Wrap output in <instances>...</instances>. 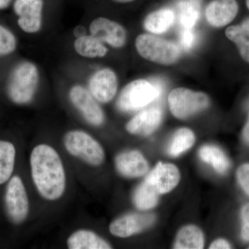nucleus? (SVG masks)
<instances>
[{
    "instance_id": "32",
    "label": "nucleus",
    "mask_w": 249,
    "mask_h": 249,
    "mask_svg": "<svg viewBox=\"0 0 249 249\" xmlns=\"http://www.w3.org/2000/svg\"><path fill=\"white\" fill-rule=\"evenodd\" d=\"M243 138L245 142L249 145V116L248 121L245 124V128H244Z\"/></svg>"
},
{
    "instance_id": "22",
    "label": "nucleus",
    "mask_w": 249,
    "mask_h": 249,
    "mask_svg": "<svg viewBox=\"0 0 249 249\" xmlns=\"http://www.w3.org/2000/svg\"><path fill=\"white\" fill-rule=\"evenodd\" d=\"M204 247V234L194 225L186 226L178 231L174 248L178 249H201Z\"/></svg>"
},
{
    "instance_id": "31",
    "label": "nucleus",
    "mask_w": 249,
    "mask_h": 249,
    "mask_svg": "<svg viewBox=\"0 0 249 249\" xmlns=\"http://www.w3.org/2000/svg\"><path fill=\"white\" fill-rule=\"evenodd\" d=\"M209 249H231L230 244L229 242L224 239H218V240L214 241Z\"/></svg>"
},
{
    "instance_id": "26",
    "label": "nucleus",
    "mask_w": 249,
    "mask_h": 249,
    "mask_svg": "<svg viewBox=\"0 0 249 249\" xmlns=\"http://www.w3.org/2000/svg\"><path fill=\"white\" fill-rule=\"evenodd\" d=\"M196 142V137L193 131L188 128L178 129L174 134L168 152L173 157H178L191 148Z\"/></svg>"
},
{
    "instance_id": "6",
    "label": "nucleus",
    "mask_w": 249,
    "mask_h": 249,
    "mask_svg": "<svg viewBox=\"0 0 249 249\" xmlns=\"http://www.w3.org/2000/svg\"><path fill=\"white\" fill-rule=\"evenodd\" d=\"M210 100L206 93L185 88L173 89L168 96V105L174 116L186 119L209 107Z\"/></svg>"
},
{
    "instance_id": "35",
    "label": "nucleus",
    "mask_w": 249,
    "mask_h": 249,
    "mask_svg": "<svg viewBox=\"0 0 249 249\" xmlns=\"http://www.w3.org/2000/svg\"><path fill=\"white\" fill-rule=\"evenodd\" d=\"M246 4H247V8L249 10V0H246Z\"/></svg>"
},
{
    "instance_id": "14",
    "label": "nucleus",
    "mask_w": 249,
    "mask_h": 249,
    "mask_svg": "<svg viewBox=\"0 0 249 249\" xmlns=\"http://www.w3.org/2000/svg\"><path fill=\"white\" fill-rule=\"evenodd\" d=\"M180 178L181 175L176 165L160 162L145 179L160 194H165L178 186Z\"/></svg>"
},
{
    "instance_id": "18",
    "label": "nucleus",
    "mask_w": 249,
    "mask_h": 249,
    "mask_svg": "<svg viewBox=\"0 0 249 249\" xmlns=\"http://www.w3.org/2000/svg\"><path fill=\"white\" fill-rule=\"evenodd\" d=\"M67 247L70 249H109V243L94 232L79 230L73 232L67 240Z\"/></svg>"
},
{
    "instance_id": "23",
    "label": "nucleus",
    "mask_w": 249,
    "mask_h": 249,
    "mask_svg": "<svg viewBox=\"0 0 249 249\" xmlns=\"http://www.w3.org/2000/svg\"><path fill=\"white\" fill-rule=\"evenodd\" d=\"M199 155L203 161L212 165L218 173H226L230 168L229 159L219 147L204 145L199 150Z\"/></svg>"
},
{
    "instance_id": "2",
    "label": "nucleus",
    "mask_w": 249,
    "mask_h": 249,
    "mask_svg": "<svg viewBox=\"0 0 249 249\" xmlns=\"http://www.w3.org/2000/svg\"><path fill=\"white\" fill-rule=\"evenodd\" d=\"M39 82L40 73L35 64L30 61L19 62L8 80V96L16 104H28L35 96Z\"/></svg>"
},
{
    "instance_id": "4",
    "label": "nucleus",
    "mask_w": 249,
    "mask_h": 249,
    "mask_svg": "<svg viewBox=\"0 0 249 249\" xmlns=\"http://www.w3.org/2000/svg\"><path fill=\"white\" fill-rule=\"evenodd\" d=\"M160 94V85L144 79L133 80L121 91L117 107L124 112L138 111L155 101Z\"/></svg>"
},
{
    "instance_id": "19",
    "label": "nucleus",
    "mask_w": 249,
    "mask_h": 249,
    "mask_svg": "<svg viewBox=\"0 0 249 249\" xmlns=\"http://www.w3.org/2000/svg\"><path fill=\"white\" fill-rule=\"evenodd\" d=\"M175 11L170 8H163L147 15L143 26L149 32L161 34L168 30L175 22Z\"/></svg>"
},
{
    "instance_id": "34",
    "label": "nucleus",
    "mask_w": 249,
    "mask_h": 249,
    "mask_svg": "<svg viewBox=\"0 0 249 249\" xmlns=\"http://www.w3.org/2000/svg\"><path fill=\"white\" fill-rule=\"evenodd\" d=\"M110 1L116 3V4H129L134 2V1H137V0H110Z\"/></svg>"
},
{
    "instance_id": "15",
    "label": "nucleus",
    "mask_w": 249,
    "mask_h": 249,
    "mask_svg": "<svg viewBox=\"0 0 249 249\" xmlns=\"http://www.w3.org/2000/svg\"><path fill=\"white\" fill-rule=\"evenodd\" d=\"M115 165L117 171L127 178H140L149 170L147 160L137 150H129L119 154L116 157Z\"/></svg>"
},
{
    "instance_id": "36",
    "label": "nucleus",
    "mask_w": 249,
    "mask_h": 249,
    "mask_svg": "<svg viewBox=\"0 0 249 249\" xmlns=\"http://www.w3.org/2000/svg\"><path fill=\"white\" fill-rule=\"evenodd\" d=\"M45 1H47V0H45Z\"/></svg>"
},
{
    "instance_id": "5",
    "label": "nucleus",
    "mask_w": 249,
    "mask_h": 249,
    "mask_svg": "<svg viewBox=\"0 0 249 249\" xmlns=\"http://www.w3.org/2000/svg\"><path fill=\"white\" fill-rule=\"evenodd\" d=\"M64 145L70 155L91 166H99L106 159L102 145L84 131L67 132L64 138Z\"/></svg>"
},
{
    "instance_id": "17",
    "label": "nucleus",
    "mask_w": 249,
    "mask_h": 249,
    "mask_svg": "<svg viewBox=\"0 0 249 249\" xmlns=\"http://www.w3.org/2000/svg\"><path fill=\"white\" fill-rule=\"evenodd\" d=\"M73 49L80 56L90 59L104 58L109 52L106 44L91 34L78 36L73 42Z\"/></svg>"
},
{
    "instance_id": "7",
    "label": "nucleus",
    "mask_w": 249,
    "mask_h": 249,
    "mask_svg": "<svg viewBox=\"0 0 249 249\" xmlns=\"http://www.w3.org/2000/svg\"><path fill=\"white\" fill-rule=\"evenodd\" d=\"M5 210L11 222L22 224L29 211V198L22 180L18 176L9 180L4 196Z\"/></svg>"
},
{
    "instance_id": "24",
    "label": "nucleus",
    "mask_w": 249,
    "mask_h": 249,
    "mask_svg": "<svg viewBox=\"0 0 249 249\" xmlns=\"http://www.w3.org/2000/svg\"><path fill=\"white\" fill-rule=\"evenodd\" d=\"M160 193L146 179L138 186L134 193V204L137 209L147 211L158 204Z\"/></svg>"
},
{
    "instance_id": "13",
    "label": "nucleus",
    "mask_w": 249,
    "mask_h": 249,
    "mask_svg": "<svg viewBox=\"0 0 249 249\" xmlns=\"http://www.w3.org/2000/svg\"><path fill=\"white\" fill-rule=\"evenodd\" d=\"M238 11L236 0H212L206 6L205 16L210 25L223 27L235 19Z\"/></svg>"
},
{
    "instance_id": "10",
    "label": "nucleus",
    "mask_w": 249,
    "mask_h": 249,
    "mask_svg": "<svg viewBox=\"0 0 249 249\" xmlns=\"http://www.w3.org/2000/svg\"><path fill=\"white\" fill-rule=\"evenodd\" d=\"M89 34L114 49H121L127 43V33L124 26L106 17L93 19L89 26Z\"/></svg>"
},
{
    "instance_id": "30",
    "label": "nucleus",
    "mask_w": 249,
    "mask_h": 249,
    "mask_svg": "<svg viewBox=\"0 0 249 249\" xmlns=\"http://www.w3.org/2000/svg\"><path fill=\"white\" fill-rule=\"evenodd\" d=\"M242 229L241 237L245 242H249V204H245L241 211Z\"/></svg>"
},
{
    "instance_id": "21",
    "label": "nucleus",
    "mask_w": 249,
    "mask_h": 249,
    "mask_svg": "<svg viewBox=\"0 0 249 249\" xmlns=\"http://www.w3.org/2000/svg\"><path fill=\"white\" fill-rule=\"evenodd\" d=\"M225 34L228 38L237 46L242 58L249 62V18L239 25L228 27Z\"/></svg>"
},
{
    "instance_id": "33",
    "label": "nucleus",
    "mask_w": 249,
    "mask_h": 249,
    "mask_svg": "<svg viewBox=\"0 0 249 249\" xmlns=\"http://www.w3.org/2000/svg\"><path fill=\"white\" fill-rule=\"evenodd\" d=\"M14 1V0H0V11L7 9Z\"/></svg>"
},
{
    "instance_id": "9",
    "label": "nucleus",
    "mask_w": 249,
    "mask_h": 249,
    "mask_svg": "<svg viewBox=\"0 0 249 249\" xmlns=\"http://www.w3.org/2000/svg\"><path fill=\"white\" fill-rule=\"evenodd\" d=\"M69 97L87 122L96 127L102 125L106 119L104 111L89 89L81 85H73L69 92Z\"/></svg>"
},
{
    "instance_id": "27",
    "label": "nucleus",
    "mask_w": 249,
    "mask_h": 249,
    "mask_svg": "<svg viewBox=\"0 0 249 249\" xmlns=\"http://www.w3.org/2000/svg\"><path fill=\"white\" fill-rule=\"evenodd\" d=\"M17 48V39L7 28L0 24V57L14 53Z\"/></svg>"
},
{
    "instance_id": "25",
    "label": "nucleus",
    "mask_w": 249,
    "mask_h": 249,
    "mask_svg": "<svg viewBox=\"0 0 249 249\" xmlns=\"http://www.w3.org/2000/svg\"><path fill=\"white\" fill-rule=\"evenodd\" d=\"M16 155L14 144L0 141V185L6 182L14 173Z\"/></svg>"
},
{
    "instance_id": "3",
    "label": "nucleus",
    "mask_w": 249,
    "mask_h": 249,
    "mask_svg": "<svg viewBox=\"0 0 249 249\" xmlns=\"http://www.w3.org/2000/svg\"><path fill=\"white\" fill-rule=\"evenodd\" d=\"M135 47L142 58L165 66L176 63L181 56L179 47L174 42L150 34L137 36Z\"/></svg>"
},
{
    "instance_id": "16",
    "label": "nucleus",
    "mask_w": 249,
    "mask_h": 249,
    "mask_svg": "<svg viewBox=\"0 0 249 249\" xmlns=\"http://www.w3.org/2000/svg\"><path fill=\"white\" fill-rule=\"evenodd\" d=\"M161 119L162 111L160 108H147L136 114L126 124V129L134 135H150L158 128Z\"/></svg>"
},
{
    "instance_id": "29",
    "label": "nucleus",
    "mask_w": 249,
    "mask_h": 249,
    "mask_svg": "<svg viewBox=\"0 0 249 249\" xmlns=\"http://www.w3.org/2000/svg\"><path fill=\"white\" fill-rule=\"evenodd\" d=\"M237 178L241 188L249 196V163H245L238 168Z\"/></svg>"
},
{
    "instance_id": "8",
    "label": "nucleus",
    "mask_w": 249,
    "mask_h": 249,
    "mask_svg": "<svg viewBox=\"0 0 249 249\" xmlns=\"http://www.w3.org/2000/svg\"><path fill=\"white\" fill-rule=\"evenodd\" d=\"M45 0H14L13 9L18 24L26 34L40 32L43 24Z\"/></svg>"
},
{
    "instance_id": "12",
    "label": "nucleus",
    "mask_w": 249,
    "mask_h": 249,
    "mask_svg": "<svg viewBox=\"0 0 249 249\" xmlns=\"http://www.w3.org/2000/svg\"><path fill=\"white\" fill-rule=\"evenodd\" d=\"M155 221L153 214H126L111 223L109 231L116 237H128L148 229Z\"/></svg>"
},
{
    "instance_id": "1",
    "label": "nucleus",
    "mask_w": 249,
    "mask_h": 249,
    "mask_svg": "<svg viewBox=\"0 0 249 249\" xmlns=\"http://www.w3.org/2000/svg\"><path fill=\"white\" fill-rule=\"evenodd\" d=\"M31 176L44 199H60L66 188V175L61 158L53 147L40 144L34 147L30 157Z\"/></svg>"
},
{
    "instance_id": "28",
    "label": "nucleus",
    "mask_w": 249,
    "mask_h": 249,
    "mask_svg": "<svg viewBox=\"0 0 249 249\" xmlns=\"http://www.w3.org/2000/svg\"><path fill=\"white\" fill-rule=\"evenodd\" d=\"M180 43L186 51L193 48L196 42V34L193 29L181 28L179 36Z\"/></svg>"
},
{
    "instance_id": "11",
    "label": "nucleus",
    "mask_w": 249,
    "mask_h": 249,
    "mask_svg": "<svg viewBox=\"0 0 249 249\" xmlns=\"http://www.w3.org/2000/svg\"><path fill=\"white\" fill-rule=\"evenodd\" d=\"M88 85V89L96 101L100 103H108L115 97L119 83L115 72L104 67L93 72Z\"/></svg>"
},
{
    "instance_id": "20",
    "label": "nucleus",
    "mask_w": 249,
    "mask_h": 249,
    "mask_svg": "<svg viewBox=\"0 0 249 249\" xmlns=\"http://www.w3.org/2000/svg\"><path fill=\"white\" fill-rule=\"evenodd\" d=\"M202 0H181L178 4V22L181 28L193 29L200 18Z\"/></svg>"
}]
</instances>
